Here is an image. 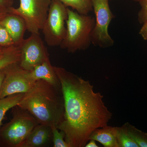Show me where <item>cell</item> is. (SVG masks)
Returning a JSON list of instances; mask_svg holds the SVG:
<instances>
[{"instance_id": "83f0119b", "label": "cell", "mask_w": 147, "mask_h": 147, "mask_svg": "<svg viewBox=\"0 0 147 147\" xmlns=\"http://www.w3.org/2000/svg\"><path fill=\"white\" fill-rule=\"evenodd\" d=\"M131 1H134L135 2H138V0H131Z\"/></svg>"}, {"instance_id": "6da1fadb", "label": "cell", "mask_w": 147, "mask_h": 147, "mask_svg": "<svg viewBox=\"0 0 147 147\" xmlns=\"http://www.w3.org/2000/svg\"><path fill=\"white\" fill-rule=\"evenodd\" d=\"M60 82L64 103L63 121L58 128L69 147H84L96 129L108 125L113 117L103 96L89 81L60 67L54 66Z\"/></svg>"}, {"instance_id": "5bb4252c", "label": "cell", "mask_w": 147, "mask_h": 147, "mask_svg": "<svg viewBox=\"0 0 147 147\" xmlns=\"http://www.w3.org/2000/svg\"><path fill=\"white\" fill-rule=\"evenodd\" d=\"M21 52L18 45L5 47L2 56L0 57V70L12 64L19 62Z\"/></svg>"}, {"instance_id": "9c48e42d", "label": "cell", "mask_w": 147, "mask_h": 147, "mask_svg": "<svg viewBox=\"0 0 147 147\" xmlns=\"http://www.w3.org/2000/svg\"><path fill=\"white\" fill-rule=\"evenodd\" d=\"M5 77L0 93V99L11 95L26 93L34 86L35 81L28 75L29 71L21 68L18 63L5 68Z\"/></svg>"}, {"instance_id": "d6986e66", "label": "cell", "mask_w": 147, "mask_h": 147, "mask_svg": "<svg viewBox=\"0 0 147 147\" xmlns=\"http://www.w3.org/2000/svg\"><path fill=\"white\" fill-rule=\"evenodd\" d=\"M53 144L54 147H69L68 144L65 142V134L63 131H61L56 127H51Z\"/></svg>"}, {"instance_id": "52a82bcc", "label": "cell", "mask_w": 147, "mask_h": 147, "mask_svg": "<svg viewBox=\"0 0 147 147\" xmlns=\"http://www.w3.org/2000/svg\"><path fill=\"white\" fill-rule=\"evenodd\" d=\"M109 0H91L94 11L95 26L91 36L92 44L101 48L112 47L114 40L108 32V28L115 16L110 10Z\"/></svg>"}, {"instance_id": "d4e9b609", "label": "cell", "mask_w": 147, "mask_h": 147, "mask_svg": "<svg viewBox=\"0 0 147 147\" xmlns=\"http://www.w3.org/2000/svg\"><path fill=\"white\" fill-rule=\"evenodd\" d=\"M5 68L0 70V93H1V90L2 87L4 79L5 77Z\"/></svg>"}, {"instance_id": "9a60e30c", "label": "cell", "mask_w": 147, "mask_h": 147, "mask_svg": "<svg viewBox=\"0 0 147 147\" xmlns=\"http://www.w3.org/2000/svg\"><path fill=\"white\" fill-rule=\"evenodd\" d=\"M25 94H16L0 99V125L7 112L18 105Z\"/></svg>"}, {"instance_id": "4316f807", "label": "cell", "mask_w": 147, "mask_h": 147, "mask_svg": "<svg viewBox=\"0 0 147 147\" xmlns=\"http://www.w3.org/2000/svg\"><path fill=\"white\" fill-rule=\"evenodd\" d=\"M5 48V47H3L0 46V57L2 56L3 54Z\"/></svg>"}, {"instance_id": "7c38bea8", "label": "cell", "mask_w": 147, "mask_h": 147, "mask_svg": "<svg viewBox=\"0 0 147 147\" xmlns=\"http://www.w3.org/2000/svg\"><path fill=\"white\" fill-rule=\"evenodd\" d=\"M53 137L52 128L38 124L30 132L21 147H40L44 146Z\"/></svg>"}, {"instance_id": "44dd1931", "label": "cell", "mask_w": 147, "mask_h": 147, "mask_svg": "<svg viewBox=\"0 0 147 147\" xmlns=\"http://www.w3.org/2000/svg\"><path fill=\"white\" fill-rule=\"evenodd\" d=\"M141 6V10L138 14V19L140 24L147 21V0H138Z\"/></svg>"}, {"instance_id": "4fadbf2b", "label": "cell", "mask_w": 147, "mask_h": 147, "mask_svg": "<svg viewBox=\"0 0 147 147\" xmlns=\"http://www.w3.org/2000/svg\"><path fill=\"white\" fill-rule=\"evenodd\" d=\"M117 127L107 125L95 129L89 139L98 142L105 147H119L117 141Z\"/></svg>"}, {"instance_id": "e0dca14e", "label": "cell", "mask_w": 147, "mask_h": 147, "mask_svg": "<svg viewBox=\"0 0 147 147\" xmlns=\"http://www.w3.org/2000/svg\"><path fill=\"white\" fill-rule=\"evenodd\" d=\"M131 139L139 147H147V133L143 132L128 122L123 125Z\"/></svg>"}, {"instance_id": "ffe728a7", "label": "cell", "mask_w": 147, "mask_h": 147, "mask_svg": "<svg viewBox=\"0 0 147 147\" xmlns=\"http://www.w3.org/2000/svg\"><path fill=\"white\" fill-rule=\"evenodd\" d=\"M15 45L10 34L0 23V46L3 47H7Z\"/></svg>"}, {"instance_id": "8992f818", "label": "cell", "mask_w": 147, "mask_h": 147, "mask_svg": "<svg viewBox=\"0 0 147 147\" xmlns=\"http://www.w3.org/2000/svg\"><path fill=\"white\" fill-rule=\"evenodd\" d=\"M19 7L9 8V13L20 16L25 20L27 30L39 34L48 14L52 0H20Z\"/></svg>"}, {"instance_id": "603a6c76", "label": "cell", "mask_w": 147, "mask_h": 147, "mask_svg": "<svg viewBox=\"0 0 147 147\" xmlns=\"http://www.w3.org/2000/svg\"><path fill=\"white\" fill-rule=\"evenodd\" d=\"M13 4V0H0V5L9 8L12 7Z\"/></svg>"}, {"instance_id": "3957f363", "label": "cell", "mask_w": 147, "mask_h": 147, "mask_svg": "<svg viewBox=\"0 0 147 147\" xmlns=\"http://www.w3.org/2000/svg\"><path fill=\"white\" fill-rule=\"evenodd\" d=\"M95 22L93 17L81 14L67 7L66 32L60 45L61 48L72 53L88 49L92 44V34Z\"/></svg>"}, {"instance_id": "cb8c5ba5", "label": "cell", "mask_w": 147, "mask_h": 147, "mask_svg": "<svg viewBox=\"0 0 147 147\" xmlns=\"http://www.w3.org/2000/svg\"><path fill=\"white\" fill-rule=\"evenodd\" d=\"M9 8H7L0 5V20L9 13Z\"/></svg>"}, {"instance_id": "ba28073f", "label": "cell", "mask_w": 147, "mask_h": 147, "mask_svg": "<svg viewBox=\"0 0 147 147\" xmlns=\"http://www.w3.org/2000/svg\"><path fill=\"white\" fill-rule=\"evenodd\" d=\"M18 47L21 52L18 64L26 71H31L36 66L50 59L47 48L39 34H31Z\"/></svg>"}, {"instance_id": "7402d4cb", "label": "cell", "mask_w": 147, "mask_h": 147, "mask_svg": "<svg viewBox=\"0 0 147 147\" xmlns=\"http://www.w3.org/2000/svg\"><path fill=\"white\" fill-rule=\"evenodd\" d=\"M139 34L145 40H147V21L143 24V26L139 32Z\"/></svg>"}, {"instance_id": "8fae6325", "label": "cell", "mask_w": 147, "mask_h": 147, "mask_svg": "<svg viewBox=\"0 0 147 147\" xmlns=\"http://www.w3.org/2000/svg\"><path fill=\"white\" fill-rule=\"evenodd\" d=\"M28 75L30 79L35 82L41 79L56 88H61L60 82L50 59L36 66L31 71H29Z\"/></svg>"}, {"instance_id": "484cf974", "label": "cell", "mask_w": 147, "mask_h": 147, "mask_svg": "<svg viewBox=\"0 0 147 147\" xmlns=\"http://www.w3.org/2000/svg\"><path fill=\"white\" fill-rule=\"evenodd\" d=\"M96 141L93 139H90L87 143L85 147H98L96 143Z\"/></svg>"}, {"instance_id": "5b68a950", "label": "cell", "mask_w": 147, "mask_h": 147, "mask_svg": "<svg viewBox=\"0 0 147 147\" xmlns=\"http://www.w3.org/2000/svg\"><path fill=\"white\" fill-rule=\"evenodd\" d=\"M67 7L59 0H52L42 31L47 45L60 46L66 32Z\"/></svg>"}, {"instance_id": "30bf717a", "label": "cell", "mask_w": 147, "mask_h": 147, "mask_svg": "<svg viewBox=\"0 0 147 147\" xmlns=\"http://www.w3.org/2000/svg\"><path fill=\"white\" fill-rule=\"evenodd\" d=\"M0 23L8 31L14 44L18 46L20 45L27 30L25 20L20 16L8 13L0 20Z\"/></svg>"}, {"instance_id": "2e32d148", "label": "cell", "mask_w": 147, "mask_h": 147, "mask_svg": "<svg viewBox=\"0 0 147 147\" xmlns=\"http://www.w3.org/2000/svg\"><path fill=\"white\" fill-rule=\"evenodd\" d=\"M65 6L71 7L81 14L88 15L93 11L91 0H59Z\"/></svg>"}, {"instance_id": "ac0fdd59", "label": "cell", "mask_w": 147, "mask_h": 147, "mask_svg": "<svg viewBox=\"0 0 147 147\" xmlns=\"http://www.w3.org/2000/svg\"><path fill=\"white\" fill-rule=\"evenodd\" d=\"M117 141L119 147H139L129 136L124 125L117 127Z\"/></svg>"}, {"instance_id": "277c9868", "label": "cell", "mask_w": 147, "mask_h": 147, "mask_svg": "<svg viewBox=\"0 0 147 147\" xmlns=\"http://www.w3.org/2000/svg\"><path fill=\"white\" fill-rule=\"evenodd\" d=\"M12 110V119L0 128V147H21L30 132L39 124L30 113L18 105Z\"/></svg>"}, {"instance_id": "7a4b0ae2", "label": "cell", "mask_w": 147, "mask_h": 147, "mask_svg": "<svg viewBox=\"0 0 147 147\" xmlns=\"http://www.w3.org/2000/svg\"><path fill=\"white\" fill-rule=\"evenodd\" d=\"M18 105L41 124L58 128L63 120L64 103L61 88H56L41 79L36 82Z\"/></svg>"}]
</instances>
